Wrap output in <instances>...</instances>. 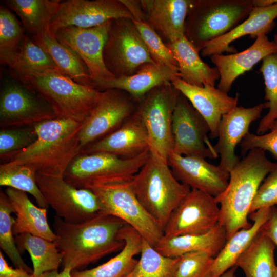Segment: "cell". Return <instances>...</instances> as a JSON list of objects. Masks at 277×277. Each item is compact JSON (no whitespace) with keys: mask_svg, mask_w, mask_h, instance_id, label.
I'll return each mask as SVG.
<instances>
[{"mask_svg":"<svg viewBox=\"0 0 277 277\" xmlns=\"http://www.w3.org/2000/svg\"><path fill=\"white\" fill-rule=\"evenodd\" d=\"M126 224L121 219L102 212L80 223H70L55 215L54 240L62 256L64 268L72 271L93 263L124 246L120 233Z\"/></svg>","mask_w":277,"mask_h":277,"instance_id":"cell-1","label":"cell"},{"mask_svg":"<svg viewBox=\"0 0 277 277\" xmlns=\"http://www.w3.org/2000/svg\"><path fill=\"white\" fill-rule=\"evenodd\" d=\"M260 232L269 238L277 246V208L273 206L271 208L269 219L263 225Z\"/></svg>","mask_w":277,"mask_h":277,"instance_id":"cell-46","label":"cell"},{"mask_svg":"<svg viewBox=\"0 0 277 277\" xmlns=\"http://www.w3.org/2000/svg\"><path fill=\"white\" fill-rule=\"evenodd\" d=\"M168 164L175 178L190 189H196L215 197L226 189L229 172L197 156L172 152Z\"/></svg>","mask_w":277,"mask_h":277,"instance_id":"cell-18","label":"cell"},{"mask_svg":"<svg viewBox=\"0 0 277 277\" xmlns=\"http://www.w3.org/2000/svg\"><path fill=\"white\" fill-rule=\"evenodd\" d=\"M260 72L263 75L265 84V109H269L257 128V133L263 134L271 128L277 120V52L262 60Z\"/></svg>","mask_w":277,"mask_h":277,"instance_id":"cell-38","label":"cell"},{"mask_svg":"<svg viewBox=\"0 0 277 277\" xmlns=\"http://www.w3.org/2000/svg\"><path fill=\"white\" fill-rule=\"evenodd\" d=\"M26 34L25 28L8 7H0V61L2 64L17 49Z\"/></svg>","mask_w":277,"mask_h":277,"instance_id":"cell-40","label":"cell"},{"mask_svg":"<svg viewBox=\"0 0 277 277\" xmlns=\"http://www.w3.org/2000/svg\"><path fill=\"white\" fill-rule=\"evenodd\" d=\"M148 149L147 130L136 109L116 130L83 148L81 153L103 152L131 158Z\"/></svg>","mask_w":277,"mask_h":277,"instance_id":"cell-21","label":"cell"},{"mask_svg":"<svg viewBox=\"0 0 277 277\" xmlns=\"http://www.w3.org/2000/svg\"><path fill=\"white\" fill-rule=\"evenodd\" d=\"M130 182L94 186L89 189L97 196L103 212L121 219L155 247L163 236L164 230L141 205Z\"/></svg>","mask_w":277,"mask_h":277,"instance_id":"cell-8","label":"cell"},{"mask_svg":"<svg viewBox=\"0 0 277 277\" xmlns=\"http://www.w3.org/2000/svg\"><path fill=\"white\" fill-rule=\"evenodd\" d=\"M173 152L214 159L219 156L207 137L206 121L180 93L173 114Z\"/></svg>","mask_w":277,"mask_h":277,"instance_id":"cell-16","label":"cell"},{"mask_svg":"<svg viewBox=\"0 0 277 277\" xmlns=\"http://www.w3.org/2000/svg\"><path fill=\"white\" fill-rule=\"evenodd\" d=\"M226 241V230L218 223L204 234L171 237L163 235L154 248L162 254L172 258L196 251L207 252L215 258Z\"/></svg>","mask_w":277,"mask_h":277,"instance_id":"cell-29","label":"cell"},{"mask_svg":"<svg viewBox=\"0 0 277 277\" xmlns=\"http://www.w3.org/2000/svg\"><path fill=\"white\" fill-rule=\"evenodd\" d=\"M36 172L32 168L13 161L0 165V185L30 194L39 207L48 209L49 205L36 181Z\"/></svg>","mask_w":277,"mask_h":277,"instance_id":"cell-36","label":"cell"},{"mask_svg":"<svg viewBox=\"0 0 277 277\" xmlns=\"http://www.w3.org/2000/svg\"><path fill=\"white\" fill-rule=\"evenodd\" d=\"M15 242L20 252L26 251L33 264L34 276L48 271L58 270L62 256L54 241L28 233L16 235Z\"/></svg>","mask_w":277,"mask_h":277,"instance_id":"cell-33","label":"cell"},{"mask_svg":"<svg viewBox=\"0 0 277 277\" xmlns=\"http://www.w3.org/2000/svg\"><path fill=\"white\" fill-rule=\"evenodd\" d=\"M277 52V44L267 35L258 36L247 49L227 55H214L211 61L219 70L220 77L217 88L228 93L235 80L250 70L267 56Z\"/></svg>","mask_w":277,"mask_h":277,"instance_id":"cell-22","label":"cell"},{"mask_svg":"<svg viewBox=\"0 0 277 277\" xmlns=\"http://www.w3.org/2000/svg\"><path fill=\"white\" fill-rule=\"evenodd\" d=\"M37 185L56 215L70 223H80L103 212L97 196L90 189L77 188L64 177L36 172Z\"/></svg>","mask_w":277,"mask_h":277,"instance_id":"cell-11","label":"cell"},{"mask_svg":"<svg viewBox=\"0 0 277 277\" xmlns=\"http://www.w3.org/2000/svg\"><path fill=\"white\" fill-rule=\"evenodd\" d=\"M7 7L15 12L30 36L50 32L51 23L56 15L60 0H7Z\"/></svg>","mask_w":277,"mask_h":277,"instance_id":"cell-32","label":"cell"},{"mask_svg":"<svg viewBox=\"0 0 277 277\" xmlns=\"http://www.w3.org/2000/svg\"><path fill=\"white\" fill-rule=\"evenodd\" d=\"M120 18L133 20L121 0L61 1L50 31L53 35L58 29L67 26L92 28Z\"/></svg>","mask_w":277,"mask_h":277,"instance_id":"cell-17","label":"cell"},{"mask_svg":"<svg viewBox=\"0 0 277 277\" xmlns=\"http://www.w3.org/2000/svg\"><path fill=\"white\" fill-rule=\"evenodd\" d=\"M214 258L205 251L185 253L178 257L173 277H207Z\"/></svg>","mask_w":277,"mask_h":277,"instance_id":"cell-43","label":"cell"},{"mask_svg":"<svg viewBox=\"0 0 277 277\" xmlns=\"http://www.w3.org/2000/svg\"><path fill=\"white\" fill-rule=\"evenodd\" d=\"M265 109L264 103L245 108L236 106L224 115L218 129V140L213 146L220 157L219 166L225 170H230L240 161L235 149L249 133L250 124L259 118Z\"/></svg>","mask_w":277,"mask_h":277,"instance_id":"cell-19","label":"cell"},{"mask_svg":"<svg viewBox=\"0 0 277 277\" xmlns=\"http://www.w3.org/2000/svg\"><path fill=\"white\" fill-rule=\"evenodd\" d=\"M111 21L89 28L63 27L53 35L82 59L97 89L103 83L115 78L107 69L103 56Z\"/></svg>","mask_w":277,"mask_h":277,"instance_id":"cell-13","label":"cell"},{"mask_svg":"<svg viewBox=\"0 0 277 277\" xmlns=\"http://www.w3.org/2000/svg\"><path fill=\"white\" fill-rule=\"evenodd\" d=\"M215 198L191 189L171 213L164 229V236L206 233L219 222L220 207Z\"/></svg>","mask_w":277,"mask_h":277,"instance_id":"cell-15","label":"cell"},{"mask_svg":"<svg viewBox=\"0 0 277 277\" xmlns=\"http://www.w3.org/2000/svg\"><path fill=\"white\" fill-rule=\"evenodd\" d=\"M103 56L115 78L132 75L145 64H156L133 20L128 18L111 21Z\"/></svg>","mask_w":277,"mask_h":277,"instance_id":"cell-10","label":"cell"},{"mask_svg":"<svg viewBox=\"0 0 277 277\" xmlns=\"http://www.w3.org/2000/svg\"><path fill=\"white\" fill-rule=\"evenodd\" d=\"M267 134L248 133L239 144L241 153L245 155L250 150L259 148L270 152L277 160V120Z\"/></svg>","mask_w":277,"mask_h":277,"instance_id":"cell-45","label":"cell"},{"mask_svg":"<svg viewBox=\"0 0 277 277\" xmlns=\"http://www.w3.org/2000/svg\"><path fill=\"white\" fill-rule=\"evenodd\" d=\"M14 80L6 81L1 89V128L32 126L43 121L56 118L47 102Z\"/></svg>","mask_w":277,"mask_h":277,"instance_id":"cell-14","label":"cell"},{"mask_svg":"<svg viewBox=\"0 0 277 277\" xmlns=\"http://www.w3.org/2000/svg\"><path fill=\"white\" fill-rule=\"evenodd\" d=\"M277 18V3L265 7H253L247 18L227 33L208 43L201 51L203 57H211L223 52H235L230 44L240 38L249 35L255 39L261 35L271 32Z\"/></svg>","mask_w":277,"mask_h":277,"instance_id":"cell-24","label":"cell"},{"mask_svg":"<svg viewBox=\"0 0 277 277\" xmlns=\"http://www.w3.org/2000/svg\"><path fill=\"white\" fill-rule=\"evenodd\" d=\"M36 138L34 125L1 128V160L10 161L17 153L34 143Z\"/></svg>","mask_w":277,"mask_h":277,"instance_id":"cell-41","label":"cell"},{"mask_svg":"<svg viewBox=\"0 0 277 277\" xmlns=\"http://www.w3.org/2000/svg\"><path fill=\"white\" fill-rule=\"evenodd\" d=\"M121 1L128 9L133 16L134 21L146 22V16L142 6L141 1Z\"/></svg>","mask_w":277,"mask_h":277,"instance_id":"cell-48","label":"cell"},{"mask_svg":"<svg viewBox=\"0 0 277 277\" xmlns=\"http://www.w3.org/2000/svg\"><path fill=\"white\" fill-rule=\"evenodd\" d=\"M140 259L125 277H173L178 258L166 256L143 239Z\"/></svg>","mask_w":277,"mask_h":277,"instance_id":"cell-37","label":"cell"},{"mask_svg":"<svg viewBox=\"0 0 277 277\" xmlns=\"http://www.w3.org/2000/svg\"><path fill=\"white\" fill-rule=\"evenodd\" d=\"M253 0H191L185 36L201 51L249 15Z\"/></svg>","mask_w":277,"mask_h":277,"instance_id":"cell-6","label":"cell"},{"mask_svg":"<svg viewBox=\"0 0 277 277\" xmlns=\"http://www.w3.org/2000/svg\"><path fill=\"white\" fill-rule=\"evenodd\" d=\"M275 245L260 232L249 247L238 260L246 277H273L275 267L274 251Z\"/></svg>","mask_w":277,"mask_h":277,"instance_id":"cell-34","label":"cell"},{"mask_svg":"<svg viewBox=\"0 0 277 277\" xmlns=\"http://www.w3.org/2000/svg\"><path fill=\"white\" fill-rule=\"evenodd\" d=\"M120 237L124 241V246L115 256L96 267L72 271V277L126 276L132 270L138 261L134 257L140 253L143 238L135 229L127 224L122 228Z\"/></svg>","mask_w":277,"mask_h":277,"instance_id":"cell-28","label":"cell"},{"mask_svg":"<svg viewBox=\"0 0 277 277\" xmlns=\"http://www.w3.org/2000/svg\"><path fill=\"white\" fill-rule=\"evenodd\" d=\"M146 22L166 43L185 35L191 0H141Z\"/></svg>","mask_w":277,"mask_h":277,"instance_id":"cell-23","label":"cell"},{"mask_svg":"<svg viewBox=\"0 0 277 277\" xmlns=\"http://www.w3.org/2000/svg\"><path fill=\"white\" fill-rule=\"evenodd\" d=\"M149 149L131 157L103 152L81 153L71 162L64 178L77 188L129 182L146 162Z\"/></svg>","mask_w":277,"mask_h":277,"instance_id":"cell-7","label":"cell"},{"mask_svg":"<svg viewBox=\"0 0 277 277\" xmlns=\"http://www.w3.org/2000/svg\"><path fill=\"white\" fill-rule=\"evenodd\" d=\"M71 272L70 269L64 268L60 272L58 270H53L45 272L37 276L33 275V277H72Z\"/></svg>","mask_w":277,"mask_h":277,"instance_id":"cell-49","label":"cell"},{"mask_svg":"<svg viewBox=\"0 0 277 277\" xmlns=\"http://www.w3.org/2000/svg\"><path fill=\"white\" fill-rule=\"evenodd\" d=\"M175 77H179L176 71L165 66L146 63L132 75L112 78L102 84L98 89L124 91L138 103L152 89L171 83Z\"/></svg>","mask_w":277,"mask_h":277,"instance_id":"cell-25","label":"cell"},{"mask_svg":"<svg viewBox=\"0 0 277 277\" xmlns=\"http://www.w3.org/2000/svg\"><path fill=\"white\" fill-rule=\"evenodd\" d=\"M37 138L10 161L27 165L44 174L64 177L82 149L78 138L83 123L54 118L35 124Z\"/></svg>","mask_w":277,"mask_h":277,"instance_id":"cell-3","label":"cell"},{"mask_svg":"<svg viewBox=\"0 0 277 277\" xmlns=\"http://www.w3.org/2000/svg\"><path fill=\"white\" fill-rule=\"evenodd\" d=\"M277 44V34H275L274 35V40H273Z\"/></svg>","mask_w":277,"mask_h":277,"instance_id":"cell-53","label":"cell"},{"mask_svg":"<svg viewBox=\"0 0 277 277\" xmlns=\"http://www.w3.org/2000/svg\"><path fill=\"white\" fill-rule=\"evenodd\" d=\"M171 83L206 121L211 138H217L221 120L224 115L238 106V94L232 97L215 86L191 85L179 77L174 78Z\"/></svg>","mask_w":277,"mask_h":277,"instance_id":"cell-20","label":"cell"},{"mask_svg":"<svg viewBox=\"0 0 277 277\" xmlns=\"http://www.w3.org/2000/svg\"><path fill=\"white\" fill-rule=\"evenodd\" d=\"M0 277H33V274L22 268L9 266L1 250Z\"/></svg>","mask_w":277,"mask_h":277,"instance_id":"cell-47","label":"cell"},{"mask_svg":"<svg viewBox=\"0 0 277 277\" xmlns=\"http://www.w3.org/2000/svg\"><path fill=\"white\" fill-rule=\"evenodd\" d=\"M166 45L177 63L180 79L191 85L215 86L220 77L218 69L202 61L201 50L185 35Z\"/></svg>","mask_w":277,"mask_h":277,"instance_id":"cell-26","label":"cell"},{"mask_svg":"<svg viewBox=\"0 0 277 277\" xmlns=\"http://www.w3.org/2000/svg\"><path fill=\"white\" fill-rule=\"evenodd\" d=\"M11 75L47 102L56 118L83 123L101 93L96 88L78 84L58 70Z\"/></svg>","mask_w":277,"mask_h":277,"instance_id":"cell-4","label":"cell"},{"mask_svg":"<svg viewBox=\"0 0 277 277\" xmlns=\"http://www.w3.org/2000/svg\"><path fill=\"white\" fill-rule=\"evenodd\" d=\"M277 3V0H253V7H265Z\"/></svg>","mask_w":277,"mask_h":277,"instance_id":"cell-50","label":"cell"},{"mask_svg":"<svg viewBox=\"0 0 277 277\" xmlns=\"http://www.w3.org/2000/svg\"><path fill=\"white\" fill-rule=\"evenodd\" d=\"M273 277H277V266H275Z\"/></svg>","mask_w":277,"mask_h":277,"instance_id":"cell-52","label":"cell"},{"mask_svg":"<svg viewBox=\"0 0 277 277\" xmlns=\"http://www.w3.org/2000/svg\"><path fill=\"white\" fill-rule=\"evenodd\" d=\"M30 37L49 55L61 73L78 84L95 88L82 59L72 50L60 43L50 32Z\"/></svg>","mask_w":277,"mask_h":277,"instance_id":"cell-31","label":"cell"},{"mask_svg":"<svg viewBox=\"0 0 277 277\" xmlns=\"http://www.w3.org/2000/svg\"><path fill=\"white\" fill-rule=\"evenodd\" d=\"M271 208H262L249 214L253 223L249 228L238 230L227 240L214 258L207 277H217L235 265L239 258L249 247L269 219Z\"/></svg>","mask_w":277,"mask_h":277,"instance_id":"cell-30","label":"cell"},{"mask_svg":"<svg viewBox=\"0 0 277 277\" xmlns=\"http://www.w3.org/2000/svg\"><path fill=\"white\" fill-rule=\"evenodd\" d=\"M276 164L267 158L265 151L254 148L229 172L226 189L215 197L220 205L219 223L226 230L227 240L238 230L251 226L248 217L253 199L260 185Z\"/></svg>","mask_w":277,"mask_h":277,"instance_id":"cell-2","label":"cell"},{"mask_svg":"<svg viewBox=\"0 0 277 277\" xmlns=\"http://www.w3.org/2000/svg\"><path fill=\"white\" fill-rule=\"evenodd\" d=\"M237 267H238L235 265L217 277H235V272Z\"/></svg>","mask_w":277,"mask_h":277,"instance_id":"cell-51","label":"cell"},{"mask_svg":"<svg viewBox=\"0 0 277 277\" xmlns=\"http://www.w3.org/2000/svg\"><path fill=\"white\" fill-rule=\"evenodd\" d=\"M5 193L16 215L14 235L28 233L54 241L56 236L48 223L47 209L36 206L25 192L7 187Z\"/></svg>","mask_w":277,"mask_h":277,"instance_id":"cell-27","label":"cell"},{"mask_svg":"<svg viewBox=\"0 0 277 277\" xmlns=\"http://www.w3.org/2000/svg\"><path fill=\"white\" fill-rule=\"evenodd\" d=\"M2 64L9 67L11 74L33 73L50 70L59 71L49 55L27 35L16 51Z\"/></svg>","mask_w":277,"mask_h":277,"instance_id":"cell-35","label":"cell"},{"mask_svg":"<svg viewBox=\"0 0 277 277\" xmlns=\"http://www.w3.org/2000/svg\"><path fill=\"white\" fill-rule=\"evenodd\" d=\"M276 163L275 168L260 185L252 203L250 214L260 209L277 205V162Z\"/></svg>","mask_w":277,"mask_h":277,"instance_id":"cell-44","label":"cell"},{"mask_svg":"<svg viewBox=\"0 0 277 277\" xmlns=\"http://www.w3.org/2000/svg\"><path fill=\"white\" fill-rule=\"evenodd\" d=\"M130 182L141 205L163 230L191 189L175 178L167 161L150 149L146 162Z\"/></svg>","mask_w":277,"mask_h":277,"instance_id":"cell-5","label":"cell"},{"mask_svg":"<svg viewBox=\"0 0 277 277\" xmlns=\"http://www.w3.org/2000/svg\"><path fill=\"white\" fill-rule=\"evenodd\" d=\"M180 94L166 83L148 92L136 109L147 130L149 149L167 162L173 150L172 117Z\"/></svg>","mask_w":277,"mask_h":277,"instance_id":"cell-9","label":"cell"},{"mask_svg":"<svg viewBox=\"0 0 277 277\" xmlns=\"http://www.w3.org/2000/svg\"><path fill=\"white\" fill-rule=\"evenodd\" d=\"M13 209L6 193L0 192V247L16 268L32 273V270L21 256L13 236L15 219L11 215Z\"/></svg>","mask_w":277,"mask_h":277,"instance_id":"cell-39","label":"cell"},{"mask_svg":"<svg viewBox=\"0 0 277 277\" xmlns=\"http://www.w3.org/2000/svg\"><path fill=\"white\" fill-rule=\"evenodd\" d=\"M136 102L129 94L121 90L101 91L98 100L83 122L80 131L82 148L120 127L135 111Z\"/></svg>","mask_w":277,"mask_h":277,"instance_id":"cell-12","label":"cell"},{"mask_svg":"<svg viewBox=\"0 0 277 277\" xmlns=\"http://www.w3.org/2000/svg\"><path fill=\"white\" fill-rule=\"evenodd\" d=\"M153 61L179 72L177 63L170 48L146 22L133 20Z\"/></svg>","mask_w":277,"mask_h":277,"instance_id":"cell-42","label":"cell"}]
</instances>
